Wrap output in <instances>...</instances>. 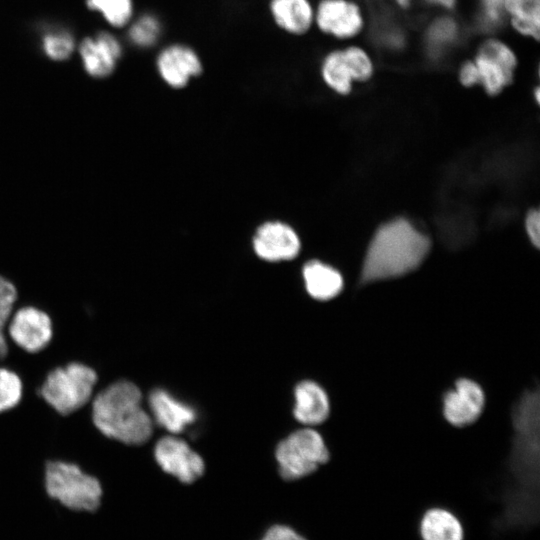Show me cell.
I'll return each instance as SVG.
<instances>
[{
    "label": "cell",
    "mask_w": 540,
    "mask_h": 540,
    "mask_svg": "<svg viewBox=\"0 0 540 540\" xmlns=\"http://www.w3.org/2000/svg\"><path fill=\"white\" fill-rule=\"evenodd\" d=\"M267 8L273 24L290 36L302 37L314 30L312 0H269Z\"/></svg>",
    "instance_id": "cell-16"
},
{
    "label": "cell",
    "mask_w": 540,
    "mask_h": 540,
    "mask_svg": "<svg viewBox=\"0 0 540 540\" xmlns=\"http://www.w3.org/2000/svg\"><path fill=\"white\" fill-rule=\"evenodd\" d=\"M295 418L305 425H318L329 415V400L323 388L313 381L300 382L294 391Z\"/></svg>",
    "instance_id": "cell-20"
},
{
    "label": "cell",
    "mask_w": 540,
    "mask_h": 540,
    "mask_svg": "<svg viewBox=\"0 0 540 540\" xmlns=\"http://www.w3.org/2000/svg\"><path fill=\"white\" fill-rule=\"evenodd\" d=\"M526 231L536 248L540 244V215L538 210H531L525 220Z\"/></svg>",
    "instance_id": "cell-31"
},
{
    "label": "cell",
    "mask_w": 540,
    "mask_h": 540,
    "mask_svg": "<svg viewBox=\"0 0 540 540\" xmlns=\"http://www.w3.org/2000/svg\"><path fill=\"white\" fill-rule=\"evenodd\" d=\"M257 540H309L306 535L287 523H273Z\"/></svg>",
    "instance_id": "cell-28"
},
{
    "label": "cell",
    "mask_w": 540,
    "mask_h": 540,
    "mask_svg": "<svg viewBox=\"0 0 540 540\" xmlns=\"http://www.w3.org/2000/svg\"><path fill=\"white\" fill-rule=\"evenodd\" d=\"M391 1L397 10L404 13L411 11L417 5V0H391Z\"/></svg>",
    "instance_id": "cell-33"
},
{
    "label": "cell",
    "mask_w": 540,
    "mask_h": 540,
    "mask_svg": "<svg viewBox=\"0 0 540 540\" xmlns=\"http://www.w3.org/2000/svg\"><path fill=\"white\" fill-rule=\"evenodd\" d=\"M154 458L163 472L186 485L196 482L205 471L202 457L183 439L174 436L159 439Z\"/></svg>",
    "instance_id": "cell-11"
},
{
    "label": "cell",
    "mask_w": 540,
    "mask_h": 540,
    "mask_svg": "<svg viewBox=\"0 0 540 540\" xmlns=\"http://www.w3.org/2000/svg\"><path fill=\"white\" fill-rule=\"evenodd\" d=\"M86 3L116 28L128 26L134 18L133 0H86Z\"/></svg>",
    "instance_id": "cell-24"
},
{
    "label": "cell",
    "mask_w": 540,
    "mask_h": 540,
    "mask_svg": "<svg viewBox=\"0 0 540 540\" xmlns=\"http://www.w3.org/2000/svg\"><path fill=\"white\" fill-rule=\"evenodd\" d=\"M99 375L90 365L71 361L49 370L38 394L57 414L69 416L91 402Z\"/></svg>",
    "instance_id": "cell-3"
},
{
    "label": "cell",
    "mask_w": 540,
    "mask_h": 540,
    "mask_svg": "<svg viewBox=\"0 0 540 540\" xmlns=\"http://www.w3.org/2000/svg\"><path fill=\"white\" fill-rule=\"evenodd\" d=\"M461 0H417V4L435 13H455Z\"/></svg>",
    "instance_id": "cell-30"
},
{
    "label": "cell",
    "mask_w": 540,
    "mask_h": 540,
    "mask_svg": "<svg viewBox=\"0 0 540 540\" xmlns=\"http://www.w3.org/2000/svg\"><path fill=\"white\" fill-rule=\"evenodd\" d=\"M302 275L307 292L316 300H330L343 288L341 274L333 267L317 260L306 263Z\"/></svg>",
    "instance_id": "cell-21"
},
{
    "label": "cell",
    "mask_w": 540,
    "mask_h": 540,
    "mask_svg": "<svg viewBox=\"0 0 540 540\" xmlns=\"http://www.w3.org/2000/svg\"><path fill=\"white\" fill-rule=\"evenodd\" d=\"M369 24V15L360 0L315 1L314 30L337 44L360 41Z\"/></svg>",
    "instance_id": "cell-8"
},
{
    "label": "cell",
    "mask_w": 540,
    "mask_h": 540,
    "mask_svg": "<svg viewBox=\"0 0 540 540\" xmlns=\"http://www.w3.org/2000/svg\"><path fill=\"white\" fill-rule=\"evenodd\" d=\"M463 25L455 13H435L423 27L421 44L427 58L439 61L462 40Z\"/></svg>",
    "instance_id": "cell-13"
},
{
    "label": "cell",
    "mask_w": 540,
    "mask_h": 540,
    "mask_svg": "<svg viewBox=\"0 0 540 540\" xmlns=\"http://www.w3.org/2000/svg\"><path fill=\"white\" fill-rule=\"evenodd\" d=\"M47 494L68 508L95 510L102 496L97 478L82 471L75 463L50 460L45 464Z\"/></svg>",
    "instance_id": "cell-6"
},
{
    "label": "cell",
    "mask_w": 540,
    "mask_h": 540,
    "mask_svg": "<svg viewBox=\"0 0 540 540\" xmlns=\"http://www.w3.org/2000/svg\"><path fill=\"white\" fill-rule=\"evenodd\" d=\"M85 71L96 78L109 76L123 54L120 41L111 33L101 32L93 38H86L79 47Z\"/></svg>",
    "instance_id": "cell-15"
},
{
    "label": "cell",
    "mask_w": 540,
    "mask_h": 540,
    "mask_svg": "<svg viewBox=\"0 0 540 540\" xmlns=\"http://www.w3.org/2000/svg\"><path fill=\"white\" fill-rule=\"evenodd\" d=\"M472 25L481 36L501 34L506 28L503 0H474Z\"/></svg>",
    "instance_id": "cell-22"
},
{
    "label": "cell",
    "mask_w": 540,
    "mask_h": 540,
    "mask_svg": "<svg viewBox=\"0 0 540 540\" xmlns=\"http://www.w3.org/2000/svg\"><path fill=\"white\" fill-rule=\"evenodd\" d=\"M470 56L479 86L488 96H498L513 84L520 57L515 46L501 34L481 36Z\"/></svg>",
    "instance_id": "cell-5"
},
{
    "label": "cell",
    "mask_w": 540,
    "mask_h": 540,
    "mask_svg": "<svg viewBox=\"0 0 540 540\" xmlns=\"http://www.w3.org/2000/svg\"><path fill=\"white\" fill-rule=\"evenodd\" d=\"M128 26L129 41L140 49L155 47L163 35V23L157 15L152 13L133 18Z\"/></svg>",
    "instance_id": "cell-23"
},
{
    "label": "cell",
    "mask_w": 540,
    "mask_h": 540,
    "mask_svg": "<svg viewBox=\"0 0 540 540\" xmlns=\"http://www.w3.org/2000/svg\"><path fill=\"white\" fill-rule=\"evenodd\" d=\"M506 28L518 38L540 39V0H503Z\"/></svg>",
    "instance_id": "cell-19"
},
{
    "label": "cell",
    "mask_w": 540,
    "mask_h": 540,
    "mask_svg": "<svg viewBox=\"0 0 540 540\" xmlns=\"http://www.w3.org/2000/svg\"><path fill=\"white\" fill-rule=\"evenodd\" d=\"M6 323L0 319V361L7 358L9 354V343L5 334Z\"/></svg>",
    "instance_id": "cell-32"
},
{
    "label": "cell",
    "mask_w": 540,
    "mask_h": 540,
    "mask_svg": "<svg viewBox=\"0 0 540 540\" xmlns=\"http://www.w3.org/2000/svg\"><path fill=\"white\" fill-rule=\"evenodd\" d=\"M252 243L254 253L267 262L292 260L301 249L296 231L281 221H268L259 226Z\"/></svg>",
    "instance_id": "cell-12"
},
{
    "label": "cell",
    "mask_w": 540,
    "mask_h": 540,
    "mask_svg": "<svg viewBox=\"0 0 540 540\" xmlns=\"http://www.w3.org/2000/svg\"><path fill=\"white\" fill-rule=\"evenodd\" d=\"M6 326L10 340L29 354L44 351L54 336L51 316L32 305L23 306L12 313Z\"/></svg>",
    "instance_id": "cell-9"
},
{
    "label": "cell",
    "mask_w": 540,
    "mask_h": 540,
    "mask_svg": "<svg viewBox=\"0 0 540 540\" xmlns=\"http://www.w3.org/2000/svg\"><path fill=\"white\" fill-rule=\"evenodd\" d=\"M142 392L129 380L105 386L91 400V420L104 437L125 445H142L153 432V420L142 405Z\"/></svg>",
    "instance_id": "cell-1"
},
{
    "label": "cell",
    "mask_w": 540,
    "mask_h": 540,
    "mask_svg": "<svg viewBox=\"0 0 540 540\" xmlns=\"http://www.w3.org/2000/svg\"><path fill=\"white\" fill-rule=\"evenodd\" d=\"M420 540H464V525L458 515L443 506L427 508L418 521Z\"/></svg>",
    "instance_id": "cell-18"
},
{
    "label": "cell",
    "mask_w": 540,
    "mask_h": 540,
    "mask_svg": "<svg viewBox=\"0 0 540 540\" xmlns=\"http://www.w3.org/2000/svg\"><path fill=\"white\" fill-rule=\"evenodd\" d=\"M18 298L15 285L0 275V319L8 323Z\"/></svg>",
    "instance_id": "cell-27"
},
{
    "label": "cell",
    "mask_w": 540,
    "mask_h": 540,
    "mask_svg": "<svg viewBox=\"0 0 540 540\" xmlns=\"http://www.w3.org/2000/svg\"><path fill=\"white\" fill-rule=\"evenodd\" d=\"M319 75L332 92L349 95L355 84L371 81L376 73L377 62L370 48L360 41L337 44L319 60Z\"/></svg>",
    "instance_id": "cell-4"
},
{
    "label": "cell",
    "mask_w": 540,
    "mask_h": 540,
    "mask_svg": "<svg viewBox=\"0 0 540 540\" xmlns=\"http://www.w3.org/2000/svg\"><path fill=\"white\" fill-rule=\"evenodd\" d=\"M429 238L399 218L382 225L373 236L363 262L362 284L403 276L426 258Z\"/></svg>",
    "instance_id": "cell-2"
},
{
    "label": "cell",
    "mask_w": 540,
    "mask_h": 540,
    "mask_svg": "<svg viewBox=\"0 0 540 540\" xmlns=\"http://www.w3.org/2000/svg\"><path fill=\"white\" fill-rule=\"evenodd\" d=\"M155 68L165 85L183 89L204 72V62L198 51L184 42H172L157 52Z\"/></svg>",
    "instance_id": "cell-10"
},
{
    "label": "cell",
    "mask_w": 540,
    "mask_h": 540,
    "mask_svg": "<svg viewBox=\"0 0 540 540\" xmlns=\"http://www.w3.org/2000/svg\"><path fill=\"white\" fill-rule=\"evenodd\" d=\"M457 80L465 88L479 86V78L476 66L471 56L463 58L457 67Z\"/></svg>",
    "instance_id": "cell-29"
},
{
    "label": "cell",
    "mask_w": 540,
    "mask_h": 540,
    "mask_svg": "<svg viewBox=\"0 0 540 540\" xmlns=\"http://www.w3.org/2000/svg\"><path fill=\"white\" fill-rule=\"evenodd\" d=\"M24 393L21 377L17 372L6 367H0V414L17 407Z\"/></svg>",
    "instance_id": "cell-25"
},
{
    "label": "cell",
    "mask_w": 540,
    "mask_h": 540,
    "mask_svg": "<svg viewBox=\"0 0 540 540\" xmlns=\"http://www.w3.org/2000/svg\"><path fill=\"white\" fill-rule=\"evenodd\" d=\"M44 53L51 59L61 61L67 59L75 47L74 38L66 30H52L42 39Z\"/></svg>",
    "instance_id": "cell-26"
},
{
    "label": "cell",
    "mask_w": 540,
    "mask_h": 540,
    "mask_svg": "<svg viewBox=\"0 0 540 540\" xmlns=\"http://www.w3.org/2000/svg\"><path fill=\"white\" fill-rule=\"evenodd\" d=\"M275 456L281 478L294 481L309 476L325 464L329 460V451L317 431L305 428L282 440Z\"/></svg>",
    "instance_id": "cell-7"
},
{
    "label": "cell",
    "mask_w": 540,
    "mask_h": 540,
    "mask_svg": "<svg viewBox=\"0 0 540 540\" xmlns=\"http://www.w3.org/2000/svg\"><path fill=\"white\" fill-rule=\"evenodd\" d=\"M151 418L171 433L182 432L196 420V411L164 389H154L148 397Z\"/></svg>",
    "instance_id": "cell-17"
},
{
    "label": "cell",
    "mask_w": 540,
    "mask_h": 540,
    "mask_svg": "<svg viewBox=\"0 0 540 540\" xmlns=\"http://www.w3.org/2000/svg\"><path fill=\"white\" fill-rule=\"evenodd\" d=\"M360 1L364 2V0H360Z\"/></svg>",
    "instance_id": "cell-34"
},
{
    "label": "cell",
    "mask_w": 540,
    "mask_h": 540,
    "mask_svg": "<svg viewBox=\"0 0 540 540\" xmlns=\"http://www.w3.org/2000/svg\"><path fill=\"white\" fill-rule=\"evenodd\" d=\"M485 403L482 388L475 381L461 378L453 390L446 393L443 413L453 426L463 427L474 423L481 415Z\"/></svg>",
    "instance_id": "cell-14"
}]
</instances>
